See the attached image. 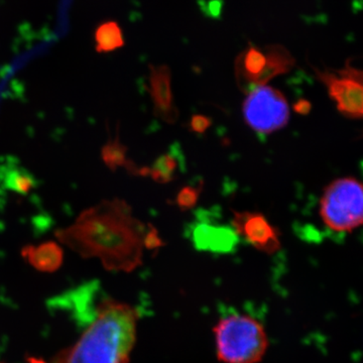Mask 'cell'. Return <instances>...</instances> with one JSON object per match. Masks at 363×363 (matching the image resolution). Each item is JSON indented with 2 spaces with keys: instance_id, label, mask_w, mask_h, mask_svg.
<instances>
[{
  "instance_id": "cell-11",
  "label": "cell",
  "mask_w": 363,
  "mask_h": 363,
  "mask_svg": "<svg viewBox=\"0 0 363 363\" xmlns=\"http://www.w3.org/2000/svg\"><path fill=\"white\" fill-rule=\"evenodd\" d=\"M33 174L11 157L0 159V192L26 196L37 188Z\"/></svg>"
},
{
  "instance_id": "cell-1",
  "label": "cell",
  "mask_w": 363,
  "mask_h": 363,
  "mask_svg": "<svg viewBox=\"0 0 363 363\" xmlns=\"http://www.w3.org/2000/svg\"><path fill=\"white\" fill-rule=\"evenodd\" d=\"M147 229L130 205L116 198L85 210L56 236L81 257L99 259L109 271L130 272L142 264Z\"/></svg>"
},
{
  "instance_id": "cell-3",
  "label": "cell",
  "mask_w": 363,
  "mask_h": 363,
  "mask_svg": "<svg viewBox=\"0 0 363 363\" xmlns=\"http://www.w3.org/2000/svg\"><path fill=\"white\" fill-rule=\"evenodd\" d=\"M217 357L224 363H257L269 341L264 326L247 315L222 318L214 328Z\"/></svg>"
},
{
  "instance_id": "cell-20",
  "label": "cell",
  "mask_w": 363,
  "mask_h": 363,
  "mask_svg": "<svg viewBox=\"0 0 363 363\" xmlns=\"http://www.w3.org/2000/svg\"><path fill=\"white\" fill-rule=\"evenodd\" d=\"M0 363H2V362H0Z\"/></svg>"
},
{
  "instance_id": "cell-5",
  "label": "cell",
  "mask_w": 363,
  "mask_h": 363,
  "mask_svg": "<svg viewBox=\"0 0 363 363\" xmlns=\"http://www.w3.org/2000/svg\"><path fill=\"white\" fill-rule=\"evenodd\" d=\"M325 225L335 233H352L363 221V191L359 181L351 177L337 179L327 186L320 202Z\"/></svg>"
},
{
  "instance_id": "cell-16",
  "label": "cell",
  "mask_w": 363,
  "mask_h": 363,
  "mask_svg": "<svg viewBox=\"0 0 363 363\" xmlns=\"http://www.w3.org/2000/svg\"><path fill=\"white\" fill-rule=\"evenodd\" d=\"M203 190V182L197 185H187L179 191L175 199V204L181 211L193 209L197 204Z\"/></svg>"
},
{
  "instance_id": "cell-6",
  "label": "cell",
  "mask_w": 363,
  "mask_h": 363,
  "mask_svg": "<svg viewBox=\"0 0 363 363\" xmlns=\"http://www.w3.org/2000/svg\"><path fill=\"white\" fill-rule=\"evenodd\" d=\"M242 112L247 125L260 135L276 133L290 121V107L285 95L267 85L248 93Z\"/></svg>"
},
{
  "instance_id": "cell-2",
  "label": "cell",
  "mask_w": 363,
  "mask_h": 363,
  "mask_svg": "<svg viewBox=\"0 0 363 363\" xmlns=\"http://www.w3.org/2000/svg\"><path fill=\"white\" fill-rule=\"evenodd\" d=\"M138 320L130 305L105 298L78 340L60 351L52 363H130Z\"/></svg>"
},
{
  "instance_id": "cell-9",
  "label": "cell",
  "mask_w": 363,
  "mask_h": 363,
  "mask_svg": "<svg viewBox=\"0 0 363 363\" xmlns=\"http://www.w3.org/2000/svg\"><path fill=\"white\" fill-rule=\"evenodd\" d=\"M149 83L155 116L164 123H175L179 117V111L174 104L172 74L169 67L150 66Z\"/></svg>"
},
{
  "instance_id": "cell-12",
  "label": "cell",
  "mask_w": 363,
  "mask_h": 363,
  "mask_svg": "<svg viewBox=\"0 0 363 363\" xmlns=\"http://www.w3.org/2000/svg\"><path fill=\"white\" fill-rule=\"evenodd\" d=\"M21 255L35 269L42 272H55L63 262V250L54 241L40 243L39 245H28Z\"/></svg>"
},
{
  "instance_id": "cell-10",
  "label": "cell",
  "mask_w": 363,
  "mask_h": 363,
  "mask_svg": "<svg viewBox=\"0 0 363 363\" xmlns=\"http://www.w3.org/2000/svg\"><path fill=\"white\" fill-rule=\"evenodd\" d=\"M191 240L196 250L219 255L233 252L240 240L233 226L216 225L206 221L193 225Z\"/></svg>"
},
{
  "instance_id": "cell-18",
  "label": "cell",
  "mask_w": 363,
  "mask_h": 363,
  "mask_svg": "<svg viewBox=\"0 0 363 363\" xmlns=\"http://www.w3.org/2000/svg\"><path fill=\"white\" fill-rule=\"evenodd\" d=\"M143 245H145V248L149 250H157V248L161 247L164 245L162 238H160L159 233L154 226H147Z\"/></svg>"
},
{
  "instance_id": "cell-17",
  "label": "cell",
  "mask_w": 363,
  "mask_h": 363,
  "mask_svg": "<svg viewBox=\"0 0 363 363\" xmlns=\"http://www.w3.org/2000/svg\"><path fill=\"white\" fill-rule=\"evenodd\" d=\"M212 121L210 117L203 116V114H194L191 117L190 123H189V128L195 133H206L208 128L211 126Z\"/></svg>"
},
{
  "instance_id": "cell-19",
  "label": "cell",
  "mask_w": 363,
  "mask_h": 363,
  "mask_svg": "<svg viewBox=\"0 0 363 363\" xmlns=\"http://www.w3.org/2000/svg\"><path fill=\"white\" fill-rule=\"evenodd\" d=\"M293 108L296 113L307 116V114H309L310 111H311L312 104H310V101H308V100L300 99L294 104Z\"/></svg>"
},
{
  "instance_id": "cell-14",
  "label": "cell",
  "mask_w": 363,
  "mask_h": 363,
  "mask_svg": "<svg viewBox=\"0 0 363 363\" xmlns=\"http://www.w3.org/2000/svg\"><path fill=\"white\" fill-rule=\"evenodd\" d=\"M95 43L97 51L100 52H109L121 49L124 43L121 26L112 21L98 26L95 33Z\"/></svg>"
},
{
  "instance_id": "cell-8",
  "label": "cell",
  "mask_w": 363,
  "mask_h": 363,
  "mask_svg": "<svg viewBox=\"0 0 363 363\" xmlns=\"http://www.w3.org/2000/svg\"><path fill=\"white\" fill-rule=\"evenodd\" d=\"M233 213L231 224L234 231L253 247L267 255L277 252L281 248V233L276 226L269 223L264 215L259 212H238L234 210Z\"/></svg>"
},
{
  "instance_id": "cell-4",
  "label": "cell",
  "mask_w": 363,
  "mask_h": 363,
  "mask_svg": "<svg viewBox=\"0 0 363 363\" xmlns=\"http://www.w3.org/2000/svg\"><path fill=\"white\" fill-rule=\"evenodd\" d=\"M295 66V59L283 45H272L257 48L250 45L235 60V79L238 87L245 94L272 79L288 73Z\"/></svg>"
},
{
  "instance_id": "cell-13",
  "label": "cell",
  "mask_w": 363,
  "mask_h": 363,
  "mask_svg": "<svg viewBox=\"0 0 363 363\" xmlns=\"http://www.w3.org/2000/svg\"><path fill=\"white\" fill-rule=\"evenodd\" d=\"M178 150H172L157 157L150 167H136L135 175L150 177L157 183L167 184L175 180L183 160Z\"/></svg>"
},
{
  "instance_id": "cell-15",
  "label": "cell",
  "mask_w": 363,
  "mask_h": 363,
  "mask_svg": "<svg viewBox=\"0 0 363 363\" xmlns=\"http://www.w3.org/2000/svg\"><path fill=\"white\" fill-rule=\"evenodd\" d=\"M126 152H128V147L121 143V138L117 133L114 140L109 138L108 142L105 143L101 152L102 160L112 171H116L121 167H124L128 169L133 162H130V160L128 159Z\"/></svg>"
},
{
  "instance_id": "cell-7",
  "label": "cell",
  "mask_w": 363,
  "mask_h": 363,
  "mask_svg": "<svg viewBox=\"0 0 363 363\" xmlns=\"http://www.w3.org/2000/svg\"><path fill=\"white\" fill-rule=\"evenodd\" d=\"M329 96L335 102L339 113L346 118L362 119L363 114V73L347 64L340 70H320L314 68Z\"/></svg>"
}]
</instances>
